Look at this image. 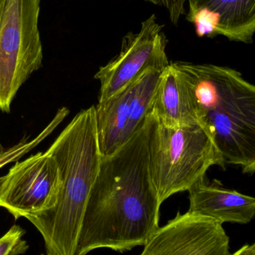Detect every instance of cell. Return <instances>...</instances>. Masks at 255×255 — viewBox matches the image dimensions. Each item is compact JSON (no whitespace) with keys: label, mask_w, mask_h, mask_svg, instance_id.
Listing matches in <instances>:
<instances>
[{"label":"cell","mask_w":255,"mask_h":255,"mask_svg":"<svg viewBox=\"0 0 255 255\" xmlns=\"http://www.w3.org/2000/svg\"><path fill=\"white\" fill-rule=\"evenodd\" d=\"M151 114L113 154L102 157L75 255L99 249L119 253L144 247L160 229V207L149 172Z\"/></svg>","instance_id":"cell-1"},{"label":"cell","mask_w":255,"mask_h":255,"mask_svg":"<svg viewBox=\"0 0 255 255\" xmlns=\"http://www.w3.org/2000/svg\"><path fill=\"white\" fill-rule=\"evenodd\" d=\"M47 151L59 167L58 199L50 209L25 219L41 235L46 255H75L85 208L102 159L95 106L79 112Z\"/></svg>","instance_id":"cell-2"},{"label":"cell","mask_w":255,"mask_h":255,"mask_svg":"<svg viewBox=\"0 0 255 255\" xmlns=\"http://www.w3.org/2000/svg\"><path fill=\"white\" fill-rule=\"evenodd\" d=\"M194 95L199 118L226 163L255 172V87L240 72L213 64L172 63Z\"/></svg>","instance_id":"cell-3"},{"label":"cell","mask_w":255,"mask_h":255,"mask_svg":"<svg viewBox=\"0 0 255 255\" xmlns=\"http://www.w3.org/2000/svg\"><path fill=\"white\" fill-rule=\"evenodd\" d=\"M149 172L159 201L188 191L213 166L226 162L202 122L167 127L154 119L148 140Z\"/></svg>","instance_id":"cell-4"},{"label":"cell","mask_w":255,"mask_h":255,"mask_svg":"<svg viewBox=\"0 0 255 255\" xmlns=\"http://www.w3.org/2000/svg\"><path fill=\"white\" fill-rule=\"evenodd\" d=\"M39 13L40 0H0V110L4 113L42 66Z\"/></svg>","instance_id":"cell-5"},{"label":"cell","mask_w":255,"mask_h":255,"mask_svg":"<svg viewBox=\"0 0 255 255\" xmlns=\"http://www.w3.org/2000/svg\"><path fill=\"white\" fill-rule=\"evenodd\" d=\"M163 72L151 70L95 106L96 126L102 157L113 154L145 123Z\"/></svg>","instance_id":"cell-6"},{"label":"cell","mask_w":255,"mask_h":255,"mask_svg":"<svg viewBox=\"0 0 255 255\" xmlns=\"http://www.w3.org/2000/svg\"><path fill=\"white\" fill-rule=\"evenodd\" d=\"M163 27L152 14L142 22L139 32H129L123 37L120 53L94 76L100 82L98 103L130 85L147 70L163 72L170 65Z\"/></svg>","instance_id":"cell-7"},{"label":"cell","mask_w":255,"mask_h":255,"mask_svg":"<svg viewBox=\"0 0 255 255\" xmlns=\"http://www.w3.org/2000/svg\"><path fill=\"white\" fill-rule=\"evenodd\" d=\"M61 187L59 167L48 152H38L16 161L4 175L0 188V207L15 220L50 209Z\"/></svg>","instance_id":"cell-8"},{"label":"cell","mask_w":255,"mask_h":255,"mask_svg":"<svg viewBox=\"0 0 255 255\" xmlns=\"http://www.w3.org/2000/svg\"><path fill=\"white\" fill-rule=\"evenodd\" d=\"M223 225L188 212H178L160 227L140 255H232Z\"/></svg>","instance_id":"cell-9"},{"label":"cell","mask_w":255,"mask_h":255,"mask_svg":"<svg viewBox=\"0 0 255 255\" xmlns=\"http://www.w3.org/2000/svg\"><path fill=\"white\" fill-rule=\"evenodd\" d=\"M187 19L199 37L218 35L250 44L255 31V0H187Z\"/></svg>","instance_id":"cell-10"},{"label":"cell","mask_w":255,"mask_h":255,"mask_svg":"<svg viewBox=\"0 0 255 255\" xmlns=\"http://www.w3.org/2000/svg\"><path fill=\"white\" fill-rule=\"evenodd\" d=\"M189 192L187 212L207 217L220 224H249L255 215V199L236 190L226 188L217 180L204 177Z\"/></svg>","instance_id":"cell-11"},{"label":"cell","mask_w":255,"mask_h":255,"mask_svg":"<svg viewBox=\"0 0 255 255\" xmlns=\"http://www.w3.org/2000/svg\"><path fill=\"white\" fill-rule=\"evenodd\" d=\"M150 113L167 127L200 122L194 95L172 63L160 75Z\"/></svg>","instance_id":"cell-12"},{"label":"cell","mask_w":255,"mask_h":255,"mask_svg":"<svg viewBox=\"0 0 255 255\" xmlns=\"http://www.w3.org/2000/svg\"><path fill=\"white\" fill-rule=\"evenodd\" d=\"M25 232L17 225L11 226L0 238V255H21L25 254L28 249L26 241L23 239Z\"/></svg>","instance_id":"cell-13"},{"label":"cell","mask_w":255,"mask_h":255,"mask_svg":"<svg viewBox=\"0 0 255 255\" xmlns=\"http://www.w3.org/2000/svg\"><path fill=\"white\" fill-rule=\"evenodd\" d=\"M54 130H55L54 126L49 124L34 139H31V141H28L26 138H24L17 145H14L7 151H3L1 154H0V168L2 167L7 163L20 158V157H22L23 154H26L30 150L35 148Z\"/></svg>","instance_id":"cell-14"},{"label":"cell","mask_w":255,"mask_h":255,"mask_svg":"<svg viewBox=\"0 0 255 255\" xmlns=\"http://www.w3.org/2000/svg\"><path fill=\"white\" fill-rule=\"evenodd\" d=\"M187 0H158V5H163L169 11L171 22L178 25L181 16L185 13Z\"/></svg>","instance_id":"cell-15"},{"label":"cell","mask_w":255,"mask_h":255,"mask_svg":"<svg viewBox=\"0 0 255 255\" xmlns=\"http://www.w3.org/2000/svg\"><path fill=\"white\" fill-rule=\"evenodd\" d=\"M232 255H255V244H246Z\"/></svg>","instance_id":"cell-16"},{"label":"cell","mask_w":255,"mask_h":255,"mask_svg":"<svg viewBox=\"0 0 255 255\" xmlns=\"http://www.w3.org/2000/svg\"><path fill=\"white\" fill-rule=\"evenodd\" d=\"M145 1H149V2L154 3V4L158 5V0H145Z\"/></svg>","instance_id":"cell-17"},{"label":"cell","mask_w":255,"mask_h":255,"mask_svg":"<svg viewBox=\"0 0 255 255\" xmlns=\"http://www.w3.org/2000/svg\"><path fill=\"white\" fill-rule=\"evenodd\" d=\"M4 151V147L2 146V145H1V142H0V154H1V153L3 152V151Z\"/></svg>","instance_id":"cell-18"},{"label":"cell","mask_w":255,"mask_h":255,"mask_svg":"<svg viewBox=\"0 0 255 255\" xmlns=\"http://www.w3.org/2000/svg\"><path fill=\"white\" fill-rule=\"evenodd\" d=\"M3 179H4V176L0 177V188H1V184L3 182Z\"/></svg>","instance_id":"cell-19"}]
</instances>
